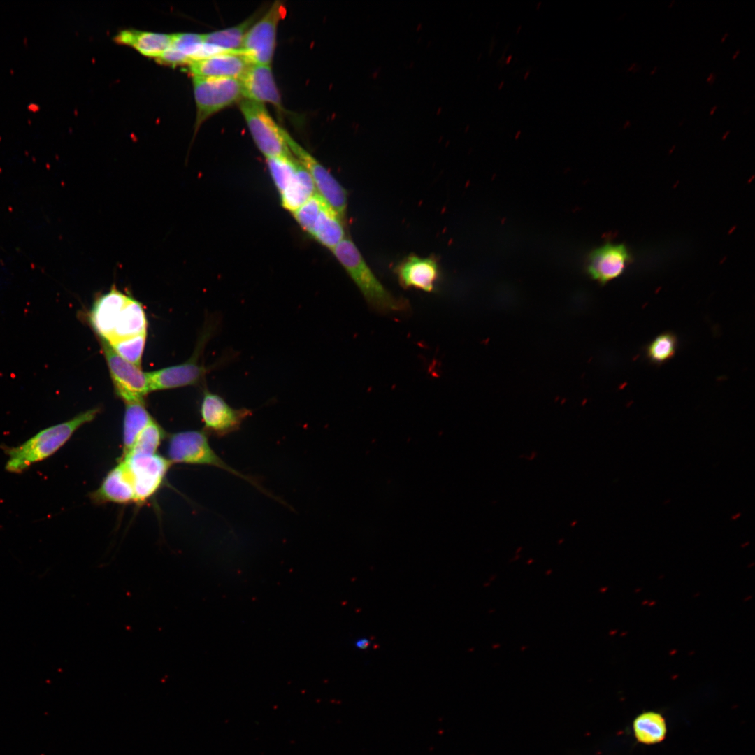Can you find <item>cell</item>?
Listing matches in <instances>:
<instances>
[{"mask_svg":"<svg viewBox=\"0 0 755 755\" xmlns=\"http://www.w3.org/2000/svg\"><path fill=\"white\" fill-rule=\"evenodd\" d=\"M173 40V34L134 29L122 30L114 38L117 43L130 46L141 55L155 59L171 45Z\"/></svg>","mask_w":755,"mask_h":755,"instance_id":"ac0fdd59","label":"cell"},{"mask_svg":"<svg viewBox=\"0 0 755 755\" xmlns=\"http://www.w3.org/2000/svg\"><path fill=\"white\" fill-rule=\"evenodd\" d=\"M125 405L122 458L129 453L140 433L152 419L144 402L127 403Z\"/></svg>","mask_w":755,"mask_h":755,"instance_id":"603a6c76","label":"cell"},{"mask_svg":"<svg viewBox=\"0 0 755 755\" xmlns=\"http://www.w3.org/2000/svg\"><path fill=\"white\" fill-rule=\"evenodd\" d=\"M717 106H713V107L712 108V109H711L710 112V115H712V114L714 113V112L715 111V110L717 109Z\"/></svg>","mask_w":755,"mask_h":755,"instance_id":"d6a6232c","label":"cell"},{"mask_svg":"<svg viewBox=\"0 0 755 755\" xmlns=\"http://www.w3.org/2000/svg\"><path fill=\"white\" fill-rule=\"evenodd\" d=\"M677 338L671 332L657 336L646 347V356L654 364H662L672 359L677 351Z\"/></svg>","mask_w":755,"mask_h":755,"instance_id":"4316f807","label":"cell"},{"mask_svg":"<svg viewBox=\"0 0 755 755\" xmlns=\"http://www.w3.org/2000/svg\"><path fill=\"white\" fill-rule=\"evenodd\" d=\"M633 730L636 740L645 745L662 742L667 732L664 717L654 711L645 712L637 716L633 723Z\"/></svg>","mask_w":755,"mask_h":755,"instance_id":"cb8c5ba5","label":"cell"},{"mask_svg":"<svg viewBox=\"0 0 755 755\" xmlns=\"http://www.w3.org/2000/svg\"><path fill=\"white\" fill-rule=\"evenodd\" d=\"M196 106V129L208 117L243 98L240 80L223 78H193Z\"/></svg>","mask_w":755,"mask_h":755,"instance_id":"5b68a950","label":"cell"},{"mask_svg":"<svg viewBox=\"0 0 755 755\" xmlns=\"http://www.w3.org/2000/svg\"><path fill=\"white\" fill-rule=\"evenodd\" d=\"M129 297L113 287L95 301L89 319L101 340H110Z\"/></svg>","mask_w":755,"mask_h":755,"instance_id":"5bb4252c","label":"cell"},{"mask_svg":"<svg viewBox=\"0 0 755 755\" xmlns=\"http://www.w3.org/2000/svg\"><path fill=\"white\" fill-rule=\"evenodd\" d=\"M240 110L256 145L266 158L292 156L285 130L271 116L264 104L243 98Z\"/></svg>","mask_w":755,"mask_h":755,"instance_id":"277c9868","label":"cell"},{"mask_svg":"<svg viewBox=\"0 0 755 755\" xmlns=\"http://www.w3.org/2000/svg\"><path fill=\"white\" fill-rule=\"evenodd\" d=\"M343 219L325 201L311 236L323 246L332 250L345 237Z\"/></svg>","mask_w":755,"mask_h":755,"instance_id":"d6986e66","label":"cell"},{"mask_svg":"<svg viewBox=\"0 0 755 755\" xmlns=\"http://www.w3.org/2000/svg\"><path fill=\"white\" fill-rule=\"evenodd\" d=\"M165 436L166 433L162 427L154 419H152L140 433L127 455L157 454V450Z\"/></svg>","mask_w":755,"mask_h":755,"instance_id":"484cf974","label":"cell"},{"mask_svg":"<svg viewBox=\"0 0 755 755\" xmlns=\"http://www.w3.org/2000/svg\"><path fill=\"white\" fill-rule=\"evenodd\" d=\"M371 642L366 638H360L355 640L354 645L359 649H365L368 647Z\"/></svg>","mask_w":755,"mask_h":755,"instance_id":"4dcf8cb0","label":"cell"},{"mask_svg":"<svg viewBox=\"0 0 755 755\" xmlns=\"http://www.w3.org/2000/svg\"><path fill=\"white\" fill-rule=\"evenodd\" d=\"M101 341L118 396L125 403L144 402L145 396L150 392L146 373L120 357L106 340Z\"/></svg>","mask_w":755,"mask_h":755,"instance_id":"9c48e42d","label":"cell"},{"mask_svg":"<svg viewBox=\"0 0 755 755\" xmlns=\"http://www.w3.org/2000/svg\"><path fill=\"white\" fill-rule=\"evenodd\" d=\"M631 261L624 244L607 242L588 254L585 270L592 280L605 285L621 276Z\"/></svg>","mask_w":755,"mask_h":755,"instance_id":"8fae6325","label":"cell"},{"mask_svg":"<svg viewBox=\"0 0 755 755\" xmlns=\"http://www.w3.org/2000/svg\"><path fill=\"white\" fill-rule=\"evenodd\" d=\"M285 13L283 2L275 1L247 31L240 51L252 64L271 65L276 45L278 27Z\"/></svg>","mask_w":755,"mask_h":755,"instance_id":"8992f818","label":"cell"},{"mask_svg":"<svg viewBox=\"0 0 755 755\" xmlns=\"http://www.w3.org/2000/svg\"><path fill=\"white\" fill-rule=\"evenodd\" d=\"M715 78H716V76H715V75L714 74V73H710V76H708V78H707V82H708V83H709L710 85H712V84H713V82H714V80H715Z\"/></svg>","mask_w":755,"mask_h":755,"instance_id":"1f68e13d","label":"cell"},{"mask_svg":"<svg viewBox=\"0 0 755 755\" xmlns=\"http://www.w3.org/2000/svg\"><path fill=\"white\" fill-rule=\"evenodd\" d=\"M266 161L274 184L280 194L293 180L298 161L292 155L266 158Z\"/></svg>","mask_w":755,"mask_h":755,"instance_id":"d4e9b609","label":"cell"},{"mask_svg":"<svg viewBox=\"0 0 755 755\" xmlns=\"http://www.w3.org/2000/svg\"><path fill=\"white\" fill-rule=\"evenodd\" d=\"M331 251L371 308L380 313L402 312L407 309V302L387 290L350 238H345Z\"/></svg>","mask_w":755,"mask_h":755,"instance_id":"7a4b0ae2","label":"cell"},{"mask_svg":"<svg viewBox=\"0 0 755 755\" xmlns=\"http://www.w3.org/2000/svg\"><path fill=\"white\" fill-rule=\"evenodd\" d=\"M739 53H740V49H738V50L736 51V52L735 53V55H734L733 56V58H732V59H735V57H736L738 56V55Z\"/></svg>","mask_w":755,"mask_h":755,"instance_id":"836d02e7","label":"cell"},{"mask_svg":"<svg viewBox=\"0 0 755 755\" xmlns=\"http://www.w3.org/2000/svg\"><path fill=\"white\" fill-rule=\"evenodd\" d=\"M157 61L162 64L175 66L189 64L190 60L178 49L171 45L157 59Z\"/></svg>","mask_w":755,"mask_h":755,"instance_id":"f546056e","label":"cell"},{"mask_svg":"<svg viewBox=\"0 0 755 755\" xmlns=\"http://www.w3.org/2000/svg\"><path fill=\"white\" fill-rule=\"evenodd\" d=\"M261 13L258 10L235 26L203 34L205 43L220 51H240L247 31Z\"/></svg>","mask_w":755,"mask_h":755,"instance_id":"7402d4cb","label":"cell"},{"mask_svg":"<svg viewBox=\"0 0 755 755\" xmlns=\"http://www.w3.org/2000/svg\"><path fill=\"white\" fill-rule=\"evenodd\" d=\"M729 132H730V131H728L727 132H726V133L724 134V136H723V138H724H724H726V136H727V135H728V134H729Z\"/></svg>","mask_w":755,"mask_h":755,"instance_id":"8d00e7d4","label":"cell"},{"mask_svg":"<svg viewBox=\"0 0 755 755\" xmlns=\"http://www.w3.org/2000/svg\"><path fill=\"white\" fill-rule=\"evenodd\" d=\"M252 64L240 51H222L189 64L193 78H223L240 80Z\"/></svg>","mask_w":755,"mask_h":755,"instance_id":"7c38bea8","label":"cell"},{"mask_svg":"<svg viewBox=\"0 0 755 755\" xmlns=\"http://www.w3.org/2000/svg\"><path fill=\"white\" fill-rule=\"evenodd\" d=\"M200 414L204 431L220 438L237 431L252 412L246 408L231 406L221 396L206 388L201 399Z\"/></svg>","mask_w":755,"mask_h":755,"instance_id":"30bf717a","label":"cell"},{"mask_svg":"<svg viewBox=\"0 0 755 755\" xmlns=\"http://www.w3.org/2000/svg\"><path fill=\"white\" fill-rule=\"evenodd\" d=\"M288 148L310 175L317 193L343 220L347 208V192L330 172L285 131Z\"/></svg>","mask_w":755,"mask_h":755,"instance_id":"ba28073f","label":"cell"},{"mask_svg":"<svg viewBox=\"0 0 755 755\" xmlns=\"http://www.w3.org/2000/svg\"><path fill=\"white\" fill-rule=\"evenodd\" d=\"M656 69V66L654 67V69L651 72V74H653L654 72H655Z\"/></svg>","mask_w":755,"mask_h":755,"instance_id":"74e56055","label":"cell"},{"mask_svg":"<svg viewBox=\"0 0 755 755\" xmlns=\"http://www.w3.org/2000/svg\"><path fill=\"white\" fill-rule=\"evenodd\" d=\"M317 193L310 175L298 161L293 180L280 193L281 203L285 209L293 213Z\"/></svg>","mask_w":755,"mask_h":755,"instance_id":"44dd1931","label":"cell"},{"mask_svg":"<svg viewBox=\"0 0 755 755\" xmlns=\"http://www.w3.org/2000/svg\"><path fill=\"white\" fill-rule=\"evenodd\" d=\"M146 333L108 343L113 350L126 361L141 366Z\"/></svg>","mask_w":755,"mask_h":755,"instance_id":"83f0119b","label":"cell"},{"mask_svg":"<svg viewBox=\"0 0 755 755\" xmlns=\"http://www.w3.org/2000/svg\"><path fill=\"white\" fill-rule=\"evenodd\" d=\"M99 412V408L87 410L68 421L41 430L19 446L2 447L9 457L6 470L13 473H22L33 463L52 456L78 429L94 420Z\"/></svg>","mask_w":755,"mask_h":755,"instance_id":"6da1fadb","label":"cell"},{"mask_svg":"<svg viewBox=\"0 0 755 755\" xmlns=\"http://www.w3.org/2000/svg\"><path fill=\"white\" fill-rule=\"evenodd\" d=\"M167 456L172 464L179 463L219 468L244 480L263 494L278 501L256 478L237 470L218 456L210 445L208 433L204 431L192 430L171 434L168 440Z\"/></svg>","mask_w":755,"mask_h":755,"instance_id":"3957f363","label":"cell"},{"mask_svg":"<svg viewBox=\"0 0 755 755\" xmlns=\"http://www.w3.org/2000/svg\"><path fill=\"white\" fill-rule=\"evenodd\" d=\"M90 497L96 503H135L133 483L124 461L120 460L119 463L107 473L99 487L90 494Z\"/></svg>","mask_w":755,"mask_h":755,"instance_id":"e0dca14e","label":"cell"},{"mask_svg":"<svg viewBox=\"0 0 755 755\" xmlns=\"http://www.w3.org/2000/svg\"><path fill=\"white\" fill-rule=\"evenodd\" d=\"M187 361L146 373L150 391L196 385L201 382L213 366L206 367L198 362V352Z\"/></svg>","mask_w":755,"mask_h":755,"instance_id":"4fadbf2b","label":"cell"},{"mask_svg":"<svg viewBox=\"0 0 755 755\" xmlns=\"http://www.w3.org/2000/svg\"><path fill=\"white\" fill-rule=\"evenodd\" d=\"M324 202V200L317 193L292 213L298 224L310 236Z\"/></svg>","mask_w":755,"mask_h":755,"instance_id":"f1b7e54d","label":"cell"},{"mask_svg":"<svg viewBox=\"0 0 755 755\" xmlns=\"http://www.w3.org/2000/svg\"><path fill=\"white\" fill-rule=\"evenodd\" d=\"M130 474L135 503L140 505L151 498L161 487L171 466L159 454H129L122 458Z\"/></svg>","mask_w":755,"mask_h":755,"instance_id":"52a82bcc","label":"cell"},{"mask_svg":"<svg viewBox=\"0 0 755 755\" xmlns=\"http://www.w3.org/2000/svg\"><path fill=\"white\" fill-rule=\"evenodd\" d=\"M728 35V33H725L724 37L721 39V42H724V41L726 39V38L727 37Z\"/></svg>","mask_w":755,"mask_h":755,"instance_id":"e575fe53","label":"cell"},{"mask_svg":"<svg viewBox=\"0 0 755 755\" xmlns=\"http://www.w3.org/2000/svg\"><path fill=\"white\" fill-rule=\"evenodd\" d=\"M245 99L281 107V99L271 65L252 64L240 79Z\"/></svg>","mask_w":755,"mask_h":755,"instance_id":"9a60e30c","label":"cell"},{"mask_svg":"<svg viewBox=\"0 0 755 755\" xmlns=\"http://www.w3.org/2000/svg\"><path fill=\"white\" fill-rule=\"evenodd\" d=\"M147 321L142 305L129 296L108 343L146 333Z\"/></svg>","mask_w":755,"mask_h":755,"instance_id":"ffe728a7","label":"cell"},{"mask_svg":"<svg viewBox=\"0 0 755 755\" xmlns=\"http://www.w3.org/2000/svg\"><path fill=\"white\" fill-rule=\"evenodd\" d=\"M628 124H630V122L628 120H627L626 122L625 123L624 126V128H626V127H627Z\"/></svg>","mask_w":755,"mask_h":755,"instance_id":"d590c367","label":"cell"},{"mask_svg":"<svg viewBox=\"0 0 755 755\" xmlns=\"http://www.w3.org/2000/svg\"><path fill=\"white\" fill-rule=\"evenodd\" d=\"M396 271L403 287L429 292L434 289L439 275L438 264L434 258L420 257L415 254L403 259Z\"/></svg>","mask_w":755,"mask_h":755,"instance_id":"2e32d148","label":"cell"}]
</instances>
